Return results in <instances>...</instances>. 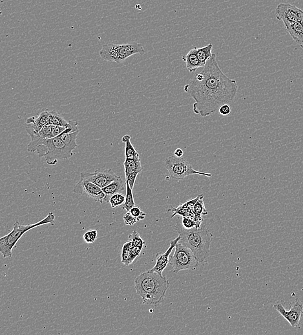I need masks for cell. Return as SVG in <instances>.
<instances>
[{"instance_id": "obj_28", "label": "cell", "mask_w": 303, "mask_h": 335, "mask_svg": "<svg viewBox=\"0 0 303 335\" xmlns=\"http://www.w3.org/2000/svg\"><path fill=\"white\" fill-rule=\"evenodd\" d=\"M38 134L42 139H51L53 137L52 125L48 124V125L44 126Z\"/></svg>"}, {"instance_id": "obj_7", "label": "cell", "mask_w": 303, "mask_h": 335, "mask_svg": "<svg viewBox=\"0 0 303 335\" xmlns=\"http://www.w3.org/2000/svg\"><path fill=\"white\" fill-rule=\"evenodd\" d=\"M47 147L45 160L49 165L54 166L58 161L68 159L73 156V151H71L61 139L60 136L43 140V143Z\"/></svg>"}, {"instance_id": "obj_19", "label": "cell", "mask_w": 303, "mask_h": 335, "mask_svg": "<svg viewBox=\"0 0 303 335\" xmlns=\"http://www.w3.org/2000/svg\"><path fill=\"white\" fill-rule=\"evenodd\" d=\"M285 27L295 42L303 49V19Z\"/></svg>"}, {"instance_id": "obj_35", "label": "cell", "mask_w": 303, "mask_h": 335, "mask_svg": "<svg viewBox=\"0 0 303 335\" xmlns=\"http://www.w3.org/2000/svg\"><path fill=\"white\" fill-rule=\"evenodd\" d=\"M183 155H184V151L181 149H177L174 151V155L175 157H178V158H181L182 157Z\"/></svg>"}, {"instance_id": "obj_23", "label": "cell", "mask_w": 303, "mask_h": 335, "mask_svg": "<svg viewBox=\"0 0 303 335\" xmlns=\"http://www.w3.org/2000/svg\"><path fill=\"white\" fill-rule=\"evenodd\" d=\"M130 245H131V241L129 240V241L124 244L123 250H122V263L125 266L131 265L135 259L130 250Z\"/></svg>"}, {"instance_id": "obj_4", "label": "cell", "mask_w": 303, "mask_h": 335, "mask_svg": "<svg viewBox=\"0 0 303 335\" xmlns=\"http://www.w3.org/2000/svg\"><path fill=\"white\" fill-rule=\"evenodd\" d=\"M55 216L53 212H49L47 217L43 219L36 223L29 224V225H23L18 221L15 222L13 225V230L7 235L0 238V251L4 258H11L13 256V249L16 244L20 239L23 234L29 230L38 226L45 225V224H51L54 225Z\"/></svg>"}, {"instance_id": "obj_2", "label": "cell", "mask_w": 303, "mask_h": 335, "mask_svg": "<svg viewBox=\"0 0 303 335\" xmlns=\"http://www.w3.org/2000/svg\"><path fill=\"white\" fill-rule=\"evenodd\" d=\"M170 282L166 276L156 272H143L135 280L137 293L143 299V304L157 307L165 300Z\"/></svg>"}, {"instance_id": "obj_31", "label": "cell", "mask_w": 303, "mask_h": 335, "mask_svg": "<svg viewBox=\"0 0 303 335\" xmlns=\"http://www.w3.org/2000/svg\"><path fill=\"white\" fill-rule=\"evenodd\" d=\"M123 218L125 223L126 224V225L133 226L138 222L137 218L132 216L131 213L129 212H127L126 214L124 216Z\"/></svg>"}, {"instance_id": "obj_18", "label": "cell", "mask_w": 303, "mask_h": 335, "mask_svg": "<svg viewBox=\"0 0 303 335\" xmlns=\"http://www.w3.org/2000/svg\"><path fill=\"white\" fill-rule=\"evenodd\" d=\"M182 60L186 63V68L190 72H195L198 68L204 67L196 55V47L183 56Z\"/></svg>"}, {"instance_id": "obj_8", "label": "cell", "mask_w": 303, "mask_h": 335, "mask_svg": "<svg viewBox=\"0 0 303 335\" xmlns=\"http://www.w3.org/2000/svg\"><path fill=\"white\" fill-rule=\"evenodd\" d=\"M164 165L170 177L177 181L182 180L186 177L193 175H204L206 177H212V173L196 170L185 159L182 157L178 158L175 155L168 157L165 161Z\"/></svg>"}, {"instance_id": "obj_32", "label": "cell", "mask_w": 303, "mask_h": 335, "mask_svg": "<svg viewBox=\"0 0 303 335\" xmlns=\"http://www.w3.org/2000/svg\"><path fill=\"white\" fill-rule=\"evenodd\" d=\"M130 241H131V240H130ZM143 249V248L135 246V244L133 243V242L131 241V245H130V250H131L132 255H133V257H135V259L136 258L139 257Z\"/></svg>"}, {"instance_id": "obj_24", "label": "cell", "mask_w": 303, "mask_h": 335, "mask_svg": "<svg viewBox=\"0 0 303 335\" xmlns=\"http://www.w3.org/2000/svg\"><path fill=\"white\" fill-rule=\"evenodd\" d=\"M203 195L200 196V198L196 201V204L194 205V213L196 214V218L200 220L203 221L202 216H206L208 214V212L206 210L205 206L203 201Z\"/></svg>"}, {"instance_id": "obj_33", "label": "cell", "mask_w": 303, "mask_h": 335, "mask_svg": "<svg viewBox=\"0 0 303 335\" xmlns=\"http://www.w3.org/2000/svg\"><path fill=\"white\" fill-rule=\"evenodd\" d=\"M218 112L221 116H228L231 113V107H230L229 104H224L220 106Z\"/></svg>"}, {"instance_id": "obj_9", "label": "cell", "mask_w": 303, "mask_h": 335, "mask_svg": "<svg viewBox=\"0 0 303 335\" xmlns=\"http://www.w3.org/2000/svg\"><path fill=\"white\" fill-rule=\"evenodd\" d=\"M275 17L283 21L285 26L303 19V11L290 3H280L275 9Z\"/></svg>"}, {"instance_id": "obj_34", "label": "cell", "mask_w": 303, "mask_h": 335, "mask_svg": "<svg viewBox=\"0 0 303 335\" xmlns=\"http://www.w3.org/2000/svg\"><path fill=\"white\" fill-rule=\"evenodd\" d=\"M67 129H68L67 127L52 125L53 137H57V136L60 135V134L64 133Z\"/></svg>"}, {"instance_id": "obj_21", "label": "cell", "mask_w": 303, "mask_h": 335, "mask_svg": "<svg viewBox=\"0 0 303 335\" xmlns=\"http://www.w3.org/2000/svg\"><path fill=\"white\" fill-rule=\"evenodd\" d=\"M122 141L125 144V158L138 159L140 158L139 153L136 151L135 147L131 141V136L126 134L122 138Z\"/></svg>"}, {"instance_id": "obj_25", "label": "cell", "mask_w": 303, "mask_h": 335, "mask_svg": "<svg viewBox=\"0 0 303 335\" xmlns=\"http://www.w3.org/2000/svg\"><path fill=\"white\" fill-rule=\"evenodd\" d=\"M126 182V194H125V204H123V208L129 212L133 207L136 206L135 201H134L133 189L130 187L128 182Z\"/></svg>"}, {"instance_id": "obj_11", "label": "cell", "mask_w": 303, "mask_h": 335, "mask_svg": "<svg viewBox=\"0 0 303 335\" xmlns=\"http://www.w3.org/2000/svg\"><path fill=\"white\" fill-rule=\"evenodd\" d=\"M273 307L293 328H298L300 326L301 318L303 315V305L300 300L297 299L289 311H286L280 302L275 303Z\"/></svg>"}, {"instance_id": "obj_10", "label": "cell", "mask_w": 303, "mask_h": 335, "mask_svg": "<svg viewBox=\"0 0 303 335\" xmlns=\"http://www.w3.org/2000/svg\"><path fill=\"white\" fill-rule=\"evenodd\" d=\"M118 177L119 175L111 169L100 168L96 169L93 173L82 172L80 179L94 183L102 189L115 181Z\"/></svg>"}, {"instance_id": "obj_5", "label": "cell", "mask_w": 303, "mask_h": 335, "mask_svg": "<svg viewBox=\"0 0 303 335\" xmlns=\"http://www.w3.org/2000/svg\"><path fill=\"white\" fill-rule=\"evenodd\" d=\"M145 53L143 45L133 42L127 44L108 43L102 47L100 56L103 60L117 64L123 62L135 54L143 55Z\"/></svg>"}, {"instance_id": "obj_12", "label": "cell", "mask_w": 303, "mask_h": 335, "mask_svg": "<svg viewBox=\"0 0 303 335\" xmlns=\"http://www.w3.org/2000/svg\"><path fill=\"white\" fill-rule=\"evenodd\" d=\"M73 192L86 195L88 198L100 203L104 202L106 196L102 189L97 185L82 179H80L79 182L74 186Z\"/></svg>"}, {"instance_id": "obj_29", "label": "cell", "mask_w": 303, "mask_h": 335, "mask_svg": "<svg viewBox=\"0 0 303 335\" xmlns=\"http://www.w3.org/2000/svg\"><path fill=\"white\" fill-rule=\"evenodd\" d=\"M129 212L131 213L132 216L137 218L138 221L144 219L145 216H147V214L143 212L141 209L137 206L133 207V208L129 210Z\"/></svg>"}, {"instance_id": "obj_30", "label": "cell", "mask_w": 303, "mask_h": 335, "mask_svg": "<svg viewBox=\"0 0 303 335\" xmlns=\"http://www.w3.org/2000/svg\"><path fill=\"white\" fill-rule=\"evenodd\" d=\"M98 232L96 230H89L86 232L84 234L83 238L86 243L92 244L97 238Z\"/></svg>"}, {"instance_id": "obj_3", "label": "cell", "mask_w": 303, "mask_h": 335, "mask_svg": "<svg viewBox=\"0 0 303 335\" xmlns=\"http://www.w3.org/2000/svg\"><path fill=\"white\" fill-rule=\"evenodd\" d=\"M174 231L180 236L179 242L192 250L200 265L208 263L214 234L206 226H201L200 228L186 230L177 220Z\"/></svg>"}, {"instance_id": "obj_27", "label": "cell", "mask_w": 303, "mask_h": 335, "mask_svg": "<svg viewBox=\"0 0 303 335\" xmlns=\"http://www.w3.org/2000/svg\"><path fill=\"white\" fill-rule=\"evenodd\" d=\"M129 240L133 242L135 246H139V247L143 248L145 245V242L136 230H133V232L129 234Z\"/></svg>"}, {"instance_id": "obj_20", "label": "cell", "mask_w": 303, "mask_h": 335, "mask_svg": "<svg viewBox=\"0 0 303 335\" xmlns=\"http://www.w3.org/2000/svg\"><path fill=\"white\" fill-rule=\"evenodd\" d=\"M213 47V45H212V43H210V44L206 45V46L202 47L201 48L196 47V55H197L200 62H201L204 66H205L208 61L213 56V53H212Z\"/></svg>"}, {"instance_id": "obj_15", "label": "cell", "mask_w": 303, "mask_h": 335, "mask_svg": "<svg viewBox=\"0 0 303 335\" xmlns=\"http://www.w3.org/2000/svg\"><path fill=\"white\" fill-rule=\"evenodd\" d=\"M102 190H103L106 196L104 202H109L110 198L113 195L117 194H125V191H126V182H125L122 177L119 176L113 182L102 188Z\"/></svg>"}, {"instance_id": "obj_13", "label": "cell", "mask_w": 303, "mask_h": 335, "mask_svg": "<svg viewBox=\"0 0 303 335\" xmlns=\"http://www.w3.org/2000/svg\"><path fill=\"white\" fill-rule=\"evenodd\" d=\"M125 179L128 182L130 187L133 189L138 175L143 171L141 159L125 158Z\"/></svg>"}, {"instance_id": "obj_6", "label": "cell", "mask_w": 303, "mask_h": 335, "mask_svg": "<svg viewBox=\"0 0 303 335\" xmlns=\"http://www.w3.org/2000/svg\"><path fill=\"white\" fill-rule=\"evenodd\" d=\"M174 254L170 258V264L175 273L182 270H195L199 267V262L192 250L178 242L175 248Z\"/></svg>"}, {"instance_id": "obj_1", "label": "cell", "mask_w": 303, "mask_h": 335, "mask_svg": "<svg viewBox=\"0 0 303 335\" xmlns=\"http://www.w3.org/2000/svg\"><path fill=\"white\" fill-rule=\"evenodd\" d=\"M239 86L228 78L218 66L213 54L203 70L184 86V91L195 100L193 110L202 117L218 111L224 104L231 103L237 96Z\"/></svg>"}, {"instance_id": "obj_16", "label": "cell", "mask_w": 303, "mask_h": 335, "mask_svg": "<svg viewBox=\"0 0 303 335\" xmlns=\"http://www.w3.org/2000/svg\"><path fill=\"white\" fill-rule=\"evenodd\" d=\"M168 211V212H173V214L172 216V218H174L176 215L185 217V218H190L196 222L198 228L201 227L202 220H200L196 218V214H195L194 211H193L192 206V204H191L190 201H187L184 204L180 205V206L177 207V208H175V207L172 206V208L169 209Z\"/></svg>"}, {"instance_id": "obj_26", "label": "cell", "mask_w": 303, "mask_h": 335, "mask_svg": "<svg viewBox=\"0 0 303 335\" xmlns=\"http://www.w3.org/2000/svg\"><path fill=\"white\" fill-rule=\"evenodd\" d=\"M125 196L123 194H117L113 195V196L110 198L109 203L111 205L113 208H117L125 204Z\"/></svg>"}, {"instance_id": "obj_22", "label": "cell", "mask_w": 303, "mask_h": 335, "mask_svg": "<svg viewBox=\"0 0 303 335\" xmlns=\"http://www.w3.org/2000/svg\"><path fill=\"white\" fill-rule=\"evenodd\" d=\"M49 124L67 128L70 127V121H66L60 114L53 110H49Z\"/></svg>"}, {"instance_id": "obj_14", "label": "cell", "mask_w": 303, "mask_h": 335, "mask_svg": "<svg viewBox=\"0 0 303 335\" xmlns=\"http://www.w3.org/2000/svg\"><path fill=\"white\" fill-rule=\"evenodd\" d=\"M180 239V236L172 240L170 242V246L166 251L164 253H157L156 255L157 261L155 267L151 269V271L156 272V273L162 275L163 271L166 269L167 266L170 263V258L171 253H172L173 250L174 249L177 243Z\"/></svg>"}, {"instance_id": "obj_17", "label": "cell", "mask_w": 303, "mask_h": 335, "mask_svg": "<svg viewBox=\"0 0 303 335\" xmlns=\"http://www.w3.org/2000/svg\"><path fill=\"white\" fill-rule=\"evenodd\" d=\"M49 119V110H45L40 112L37 117L33 116V117L27 118L25 123L30 124L35 133H38L44 126L48 125Z\"/></svg>"}]
</instances>
